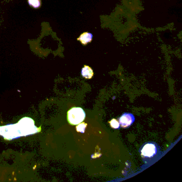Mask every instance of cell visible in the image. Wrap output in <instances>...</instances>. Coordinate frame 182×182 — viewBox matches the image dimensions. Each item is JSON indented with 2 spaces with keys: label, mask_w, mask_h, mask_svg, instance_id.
<instances>
[{
  "label": "cell",
  "mask_w": 182,
  "mask_h": 182,
  "mask_svg": "<svg viewBox=\"0 0 182 182\" xmlns=\"http://www.w3.org/2000/svg\"><path fill=\"white\" fill-rule=\"evenodd\" d=\"M41 128L35 125L34 120L29 117H24L16 124L0 126V136L4 140H11L20 137L27 136L40 132Z\"/></svg>",
  "instance_id": "1"
},
{
  "label": "cell",
  "mask_w": 182,
  "mask_h": 182,
  "mask_svg": "<svg viewBox=\"0 0 182 182\" xmlns=\"http://www.w3.org/2000/svg\"><path fill=\"white\" fill-rule=\"evenodd\" d=\"M140 154L145 164H150L155 161L161 154L160 147L156 143H145L140 149Z\"/></svg>",
  "instance_id": "2"
},
{
  "label": "cell",
  "mask_w": 182,
  "mask_h": 182,
  "mask_svg": "<svg viewBox=\"0 0 182 182\" xmlns=\"http://www.w3.org/2000/svg\"><path fill=\"white\" fill-rule=\"evenodd\" d=\"M85 118V112L81 107H73L67 112V119L72 125H77L83 122Z\"/></svg>",
  "instance_id": "3"
},
{
  "label": "cell",
  "mask_w": 182,
  "mask_h": 182,
  "mask_svg": "<svg viewBox=\"0 0 182 182\" xmlns=\"http://www.w3.org/2000/svg\"><path fill=\"white\" fill-rule=\"evenodd\" d=\"M135 117L130 113H125L119 119L120 125L123 128H129L135 121Z\"/></svg>",
  "instance_id": "4"
},
{
  "label": "cell",
  "mask_w": 182,
  "mask_h": 182,
  "mask_svg": "<svg viewBox=\"0 0 182 182\" xmlns=\"http://www.w3.org/2000/svg\"><path fill=\"white\" fill-rule=\"evenodd\" d=\"M93 38V35L91 33L85 32L80 35V37L77 39V40L80 41L83 46H86L89 43L91 42Z\"/></svg>",
  "instance_id": "5"
},
{
  "label": "cell",
  "mask_w": 182,
  "mask_h": 182,
  "mask_svg": "<svg viewBox=\"0 0 182 182\" xmlns=\"http://www.w3.org/2000/svg\"><path fill=\"white\" fill-rule=\"evenodd\" d=\"M81 74L83 77L90 79L94 76V71L89 66L85 65L81 71Z\"/></svg>",
  "instance_id": "6"
},
{
  "label": "cell",
  "mask_w": 182,
  "mask_h": 182,
  "mask_svg": "<svg viewBox=\"0 0 182 182\" xmlns=\"http://www.w3.org/2000/svg\"><path fill=\"white\" fill-rule=\"evenodd\" d=\"M29 5L34 9H38L41 6V0H28Z\"/></svg>",
  "instance_id": "7"
},
{
  "label": "cell",
  "mask_w": 182,
  "mask_h": 182,
  "mask_svg": "<svg viewBox=\"0 0 182 182\" xmlns=\"http://www.w3.org/2000/svg\"><path fill=\"white\" fill-rule=\"evenodd\" d=\"M87 127V124L85 123H81L79 124H78L76 127L77 132L81 133H84L85 132V129Z\"/></svg>",
  "instance_id": "8"
},
{
  "label": "cell",
  "mask_w": 182,
  "mask_h": 182,
  "mask_svg": "<svg viewBox=\"0 0 182 182\" xmlns=\"http://www.w3.org/2000/svg\"><path fill=\"white\" fill-rule=\"evenodd\" d=\"M111 128L114 129H119L120 128L119 123L118 120L115 119H113L111 120V121L109 122Z\"/></svg>",
  "instance_id": "9"
}]
</instances>
